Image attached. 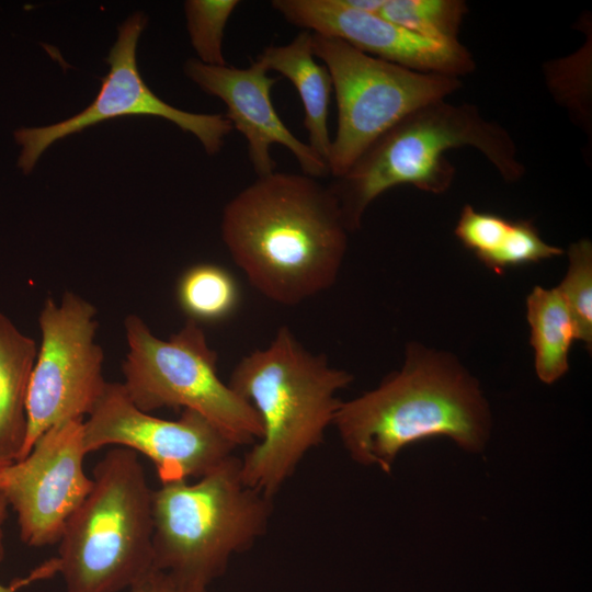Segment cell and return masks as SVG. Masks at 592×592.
<instances>
[{"mask_svg": "<svg viewBox=\"0 0 592 592\" xmlns=\"http://www.w3.org/2000/svg\"><path fill=\"white\" fill-rule=\"evenodd\" d=\"M221 238L249 283L267 299L295 306L338 278L350 231L333 187L274 171L224 207Z\"/></svg>", "mask_w": 592, "mask_h": 592, "instance_id": "obj_1", "label": "cell"}, {"mask_svg": "<svg viewBox=\"0 0 592 592\" xmlns=\"http://www.w3.org/2000/svg\"><path fill=\"white\" fill-rule=\"evenodd\" d=\"M333 424L355 462L389 473L402 448L425 439L445 436L480 451L490 414L477 382L455 357L411 345L402 368L342 402Z\"/></svg>", "mask_w": 592, "mask_h": 592, "instance_id": "obj_2", "label": "cell"}, {"mask_svg": "<svg viewBox=\"0 0 592 592\" xmlns=\"http://www.w3.org/2000/svg\"><path fill=\"white\" fill-rule=\"evenodd\" d=\"M352 379L323 354L304 348L287 326L266 348L243 356L227 384L255 409L263 426L261 440L241 459L246 485L272 499L322 443L342 403L337 392Z\"/></svg>", "mask_w": 592, "mask_h": 592, "instance_id": "obj_3", "label": "cell"}, {"mask_svg": "<svg viewBox=\"0 0 592 592\" xmlns=\"http://www.w3.org/2000/svg\"><path fill=\"white\" fill-rule=\"evenodd\" d=\"M477 149L506 182L525 174L512 136L485 118L471 103L441 100L412 112L376 139L332 186L350 230L358 228L368 205L394 186L408 184L440 194L456 169L445 153Z\"/></svg>", "mask_w": 592, "mask_h": 592, "instance_id": "obj_4", "label": "cell"}, {"mask_svg": "<svg viewBox=\"0 0 592 592\" xmlns=\"http://www.w3.org/2000/svg\"><path fill=\"white\" fill-rule=\"evenodd\" d=\"M92 479L58 540L56 571L67 592H121L155 569L152 489L125 447L111 448Z\"/></svg>", "mask_w": 592, "mask_h": 592, "instance_id": "obj_5", "label": "cell"}, {"mask_svg": "<svg viewBox=\"0 0 592 592\" xmlns=\"http://www.w3.org/2000/svg\"><path fill=\"white\" fill-rule=\"evenodd\" d=\"M197 479L152 490L153 567L208 588L265 534L272 499L246 485L235 455Z\"/></svg>", "mask_w": 592, "mask_h": 592, "instance_id": "obj_6", "label": "cell"}, {"mask_svg": "<svg viewBox=\"0 0 592 592\" xmlns=\"http://www.w3.org/2000/svg\"><path fill=\"white\" fill-rule=\"evenodd\" d=\"M128 353L123 386L134 405L150 413L160 408L194 410L238 444L260 441L263 426L255 409L224 383L217 353L198 323L189 320L168 340L156 337L136 315L124 321Z\"/></svg>", "mask_w": 592, "mask_h": 592, "instance_id": "obj_7", "label": "cell"}, {"mask_svg": "<svg viewBox=\"0 0 592 592\" xmlns=\"http://www.w3.org/2000/svg\"><path fill=\"white\" fill-rule=\"evenodd\" d=\"M312 53L327 67L337 100L338 126L328 158L334 178L402 118L462 87L457 77L408 69L317 33Z\"/></svg>", "mask_w": 592, "mask_h": 592, "instance_id": "obj_8", "label": "cell"}, {"mask_svg": "<svg viewBox=\"0 0 592 592\" xmlns=\"http://www.w3.org/2000/svg\"><path fill=\"white\" fill-rule=\"evenodd\" d=\"M38 326L42 339L29 385L21 458L52 426L88 417L107 385L103 350L95 341L96 309L91 303L70 292L59 304L48 297Z\"/></svg>", "mask_w": 592, "mask_h": 592, "instance_id": "obj_9", "label": "cell"}, {"mask_svg": "<svg viewBox=\"0 0 592 592\" xmlns=\"http://www.w3.org/2000/svg\"><path fill=\"white\" fill-rule=\"evenodd\" d=\"M87 454L104 446L125 447L153 464L161 483L200 478L239 444L203 414L183 409L166 420L138 409L122 383H107L94 409L83 420Z\"/></svg>", "mask_w": 592, "mask_h": 592, "instance_id": "obj_10", "label": "cell"}, {"mask_svg": "<svg viewBox=\"0 0 592 592\" xmlns=\"http://www.w3.org/2000/svg\"><path fill=\"white\" fill-rule=\"evenodd\" d=\"M146 24V15L137 12L119 25L117 39L106 58L110 70L89 106L65 121L43 127H21L14 132V139L21 147L18 166L24 173L33 170L53 143L98 123L130 115L166 118L182 130L192 133L208 155L220 150L225 137L234 128L226 116L179 110L158 98L143 80L136 50Z\"/></svg>", "mask_w": 592, "mask_h": 592, "instance_id": "obj_11", "label": "cell"}, {"mask_svg": "<svg viewBox=\"0 0 592 592\" xmlns=\"http://www.w3.org/2000/svg\"><path fill=\"white\" fill-rule=\"evenodd\" d=\"M83 419L44 432L23 458L0 474V493L16 513L21 540L30 547L58 543L64 527L91 491L83 469Z\"/></svg>", "mask_w": 592, "mask_h": 592, "instance_id": "obj_12", "label": "cell"}, {"mask_svg": "<svg viewBox=\"0 0 592 592\" xmlns=\"http://www.w3.org/2000/svg\"><path fill=\"white\" fill-rule=\"evenodd\" d=\"M272 7L289 23L339 38L383 60L421 72L459 78L476 64L458 41H435L354 10L342 0H274Z\"/></svg>", "mask_w": 592, "mask_h": 592, "instance_id": "obj_13", "label": "cell"}, {"mask_svg": "<svg viewBox=\"0 0 592 592\" xmlns=\"http://www.w3.org/2000/svg\"><path fill=\"white\" fill-rule=\"evenodd\" d=\"M185 75L204 92L219 98L227 106L226 117L248 141V155L258 177L275 171L271 156L273 145L288 149L304 174L321 178L329 173L327 162L298 139L278 116L272 100V87L280 80L267 75L258 60L247 68L212 66L191 58L184 65Z\"/></svg>", "mask_w": 592, "mask_h": 592, "instance_id": "obj_14", "label": "cell"}, {"mask_svg": "<svg viewBox=\"0 0 592 592\" xmlns=\"http://www.w3.org/2000/svg\"><path fill=\"white\" fill-rule=\"evenodd\" d=\"M255 60L267 70H274L287 78L296 88L304 107L308 145L328 164L332 141L328 129V115L333 88L327 67L315 60L312 33L304 30L286 45L267 46Z\"/></svg>", "mask_w": 592, "mask_h": 592, "instance_id": "obj_15", "label": "cell"}, {"mask_svg": "<svg viewBox=\"0 0 592 592\" xmlns=\"http://www.w3.org/2000/svg\"><path fill=\"white\" fill-rule=\"evenodd\" d=\"M37 354L35 341L0 311V463L22 457L27 433L26 400Z\"/></svg>", "mask_w": 592, "mask_h": 592, "instance_id": "obj_16", "label": "cell"}, {"mask_svg": "<svg viewBox=\"0 0 592 592\" xmlns=\"http://www.w3.org/2000/svg\"><path fill=\"white\" fill-rule=\"evenodd\" d=\"M526 317L537 377L554 384L569 368V353L580 340L577 323L557 288L535 286L526 298Z\"/></svg>", "mask_w": 592, "mask_h": 592, "instance_id": "obj_17", "label": "cell"}, {"mask_svg": "<svg viewBox=\"0 0 592 592\" xmlns=\"http://www.w3.org/2000/svg\"><path fill=\"white\" fill-rule=\"evenodd\" d=\"M175 295L179 307L196 323H216L231 317L240 304L235 276L213 263H198L180 275Z\"/></svg>", "mask_w": 592, "mask_h": 592, "instance_id": "obj_18", "label": "cell"}, {"mask_svg": "<svg viewBox=\"0 0 592 592\" xmlns=\"http://www.w3.org/2000/svg\"><path fill=\"white\" fill-rule=\"evenodd\" d=\"M467 13L463 0H385L377 15L424 37L452 42L458 41Z\"/></svg>", "mask_w": 592, "mask_h": 592, "instance_id": "obj_19", "label": "cell"}, {"mask_svg": "<svg viewBox=\"0 0 592 592\" xmlns=\"http://www.w3.org/2000/svg\"><path fill=\"white\" fill-rule=\"evenodd\" d=\"M237 0H189L184 3L187 31L198 60L206 65H226L223 39L227 22L238 7Z\"/></svg>", "mask_w": 592, "mask_h": 592, "instance_id": "obj_20", "label": "cell"}, {"mask_svg": "<svg viewBox=\"0 0 592 592\" xmlns=\"http://www.w3.org/2000/svg\"><path fill=\"white\" fill-rule=\"evenodd\" d=\"M567 274L557 288L579 330L580 341L592 344V243L581 239L570 244Z\"/></svg>", "mask_w": 592, "mask_h": 592, "instance_id": "obj_21", "label": "cell"}, {"mask_svg": "<svg viewBox=\"0 0 592 592\" xmlns=\"http://www.w3.org/2000/svg\"><path fill=\"white\" fill-rule=\"evenodd\" d=\"M513 220L465 205L455 227L460 243L487 265L508 239Z\"/></svg>", "mask_w": 592, "mask_h": 592, "instance_id": "obj_22", "label": "cell"}, {"mask_svg": "<svg viewBox=\"0 0 592 592\" xmlns=\"http://www.w3.org/2000/svg\"><path fill=\"white\" fill-rule=\"evenodd\" d=\"M562 252V249L547 243L531 220H513L506 242L487 267L501 274L506 269L537 263Z\"/></svg>", "mask_w": 592, "mask_h": 592, "instance_id": "obj_23", "label": "cell"}, {"mask_svg": "<svg viewBox=\"0 0 592 592\" xmlns=\"http://www.w3.org/2000/svg\"><path fill=\"white\" fill-rule=\"evenodd\" d=\"M126 592H209L207 587L182 581L174 576L153 569L129 587Z\"/></svg>", "mask_w": 592, "mask_h": 592, "instance_id": "obj_24", "label": "cell"}, {"mask_svg": "<svg viewBox=\"0 0 592 592\" xmlns=\"http://www.w3.org/2000/svg\"><path fill=\"white\" fill-rule=\"evenodd\" d=\"M9 505L3 496L0 493V561L3 559L4 548H3V532L2 525L8 516ZM21 587L19 580H14L9 585H3L0 583V592H16Z\"/></svg>", "mask_w": 592, "mask_h": 592, "instance_id": "obj_25", "label": "cell"}, {"mask_svg": "<svg viewBox=\"0 0 592 592\" xmlns=\"http://www.w3.org/2000/svg\"><path fill=\"white\" fill-rule=\"evenodd\" d=\"M7 465H8V464L0 463V474H1L2 469H3Z\"/></svg>", "mask_w": 592, "mask_h": 592, "instance_id": "obj_26", "label": "cell"}]
</instances>
